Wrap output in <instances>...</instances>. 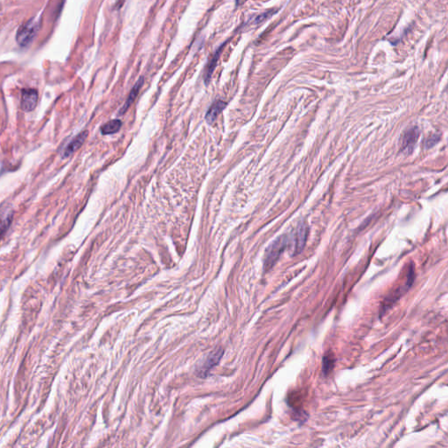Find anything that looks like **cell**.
I'll list each match as a JSON object with an SVG mask.
<instances>
[{
	"label": "cell",
	"mask_w": 448,
	"mask_h": 448,
	"mask_svg": "<svg viewBox=\"0 0 448 448\" xmlns=\"http://www.w3.org/2000/svg\"><path fill=\"white\" fill-rule=\"evenodd\" d=\"M289 243V235H283L277 238L272 244H270L264 255V264L265 270L273 268L277 261L280 257L281 254L288 247Z\"/></svg>",
	"instance_id": "obj_1"
},
{
	"label": "cell",
	"mask_w": 448,
	"mask_h": 448,
	"mask_svg": "<svg viewBox=\"0 0 448 448\" xmlns=\"http://www.w3.org/2000/svg\"><path fill=\"white\" fill-rule=\"evenodd\" d=\"M40 28V21H36L35 18L26 21L18 29L16 41L18 44L21 46H29L33 42Z\"/></svg>",
	"instance_id": "obj_2"
},
{
	"label": "cell",
	"mask_w": 448,
	"mask_h": 448,
	"mask_svg": "<svg viewBox=\"0 0 448 448\" xmlns=\"http://www.w3.org/2000/svg\"><path fill=\"white\" fill-rule=\"evenodd\" d=\"M222 355H223V350L218 349V350L212 352L210 355L207 356L205 359L198 365L196 370L198 376L201 377H205L206 376H208L210 370L213 369L215 365H217L218 363L222 359Z\"/></svg>",
	"instance_id": "obj_3"
},
{
	"label": "cell",
	"mask_w": 448,
	"mask_h": 448,
	"mask_svg": "<svg viewBox=\"0 0 448 448\" xmlns=\"http://www.w3.org/2000/svg\"><path fill=\"white\" fill-rule=\"evenodd\" d=\"M306 236H307V228L306 225H301L299 227L296 232L290 237L291 244H292V251L293 255H296L301 252L303 248L306 244Z\"/></svg>",
	"instance_id": "obj_4"
},
{
	"label": "cell",
	"mask_w": 448,
	"mask_h": 448,
	"mask_svg": "<svg viewBox=\"0 0 448 448\" xmlns=\"http://www.w3.org/2000/svg\"><path fill=\"white\" fill-rule=\"evenodd\" d=\"M38 101V92L34 88H25L21 92V109L30 112L35 109Z\"/></svg>",
	"instance_id": "obj_5"
},
{
	"label": "cell",
	"mask_w": 448,
	"mask_h": 448,
	"mask_svg": "<svg viewBox=\"0 0 448 448\" xmlns=\"http://www.w3.org/2000/svg\"><path fill=\"white\" fill-rule=\"evenodd\" d=\"M419 134L420 132L418 127H411L409 130H407L403 136V151L406 153H410L418 142Z\"/></svg>",
	"instance_id": "obj_6"
},
{
	"label": "cell",
	"mask_w": 448,
	"mask_h": 448,
	"mask_svg": "<svg viewBox=\"0 0 448 448\" xmlns=\"http://www.w3.org/2000/svg\"><path fill=\"white\" fill-rule=\"evenodd\" d=\"M88 137V131H83L77 135L76 138H73L68 145L62 151V157L67 158L68 156L72 155L75 151H77L80 147L83 146L84 141Z\"/></svg>",
	"instance_id": "obj_7"
},
{
	"label": "cell",
	"mask_w": 448,
	"mask_h": 448,
	"mask_svg": "<svg viewBox=\"0 0 448 448\" xmlns=\"http://www.w3.org/2000/svg\"><path fill=\"white\" fill-rule=\"evenodd\" d=\"M225 107H226V104L224 102L220 100L215 101L214 104L210 106V109L206 114V120L209 124H213L216 120L218 115L222 112Z\"/></svg>",
	"instance_id": "obj_8"
},
{
	"label": "cell",
	"mask_w": 448,
	"mask_h": 448,
	"mask_svg": "<svg viewBox=\"0 0 448 448\" xmlns=\"http://www.w3.org/2000/svg\"><path fill=\"white\" fill-rule=\"evenodd\" d=\"M143 84H144V77H140V78L138 80V82L135 84L133 88L131 89L130 95H129V97H128L127 100H126V104L122 107L121 110H120V112H119L121 115L126 112V110H127L128 108L131 105V104L134 102L136 97H138V93H139L140 89L142 88Z\"/></svg>",
	"instance_id": "obj_9"
},
{
	"label": "cell",
	"mask_w": 448,
	"mask_h": 448,
	"mask_svg": "<svg viewBox=\"0 0 448 448\" xmlns=\"http://www.w3.org/2000/svg\"><path fill=\"white\" fill-rule=\"evenodd\" d=\"M121 127L122 122L119 119H113L101 128V132L103 135L115 134L119 131Z\"/></svg>",
	"instance_id": "obj_10"
},
{
	"label": "cell",
	"mask_w": 448,
	"mask_h": 448,
	"mask_svg": "<svg viewBox=\"0 0 448 448\" xmlns=\"http://www.w3.org/2000/svg\"><path fill=\"white\" fill-rule=\"evenodd\" d=\"M335 361L332 356H325L323 361V370L325 374H328L334 368Z\"/></svg>",
	"instance_id": "obj_11"
},
{
	"label": "cell",
	"mask_w": 448,
	"mask_h": 448,
	"mask_svg": "<svg viewBox=\"0 0 448 448\" xmlns=\"http://www.w3.org/2000/svg\"><path fill=\"white\" fill-rule=\"evenodd\" d=\"M439 139H440L439 136H436V135L431 136V138H429L427 141V147H432L433 145H435V143L439 141Z\"/></svg>",
	"instance_id": "obj_12"
}]
</instances>
